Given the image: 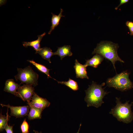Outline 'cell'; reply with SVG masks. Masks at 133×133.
Listing matches in <instances>:
<instances>
[{
  "label": "cell",
  "instance_id": "7c38bea8",
  "mask_svg": "<svg viewBox=\"0 0 133 133\" xmlns=\"http://www.w3.org/2000/svg\"><path fill=\"white\" fill-rule=\"evenodd\" d=\"M104 58L101 55L96 54L92 58L86 60L84 65L86 67L90 66L97 68L103 60Z\"/></svg>",
  "mask_w": 133,
  "mask_h": 133
},
{
  "label": "cell",
  "instance_id": "9a60e30c",
  "mask_svg": "<svg viewBox=\"0 0 133 133\" xmlns=\"http://www.w3.org/2000/svg\"><path fill=\"white\" fill-rule=\"evenodd\" d=\"M63 12V9L61 8L60 12L59 14L57 15H55L52 13H51L52 15L51 19V26L50 27V30L48 32L49 34H50L52 31L58 25L61 17H65L64 16L62 15Z\"/></svg>",
  "mask_w": 133,
  "mask_h": 133
},
{
  "label": "cell",
  "instance_id": "2e32d148",
  "mask_svg": "<svg viewBox=\"0 0 133 133\" xmlns=\"http://www.w3.org/2000/svg\"><path fill=\"white\" fill-rule=\"evenodd\" d=\"M28 115V118L29 120L41 118V113L43 110L32 106Z\"/></svg>",
  "mask_w": 133,
  "mask_h": 133
},
{
  "label": "cell",
  "instance_id": "277c9868",
  "mask_svg": "<svg viewBox=\"0 0 133 133\" xmlns=\"http://www.w3.org/2000/svg\"><path fill=\"white\" fill-rule=\"evenodd\" d=\"M130 73L127 70L124 71L113 77L108 78L106 81L107 86L121 91L133 88V83L129 78Z\"/></svg>",
  "mask_w": 133,
  "mask_h": 133
},
{
  "label": "cell",
  "instance_id": "603a6c76",
  "mask_svg": "<svg viewBox=\"0 0 133 133\" xmlns=\"http://www.w3.org/2000/svg\"><path fill=\"white\" fill-rule=\"evenodd\" d=\"M129 1V0H120V4L117 7H116L115 8V9L116 10H117L118 7L121 5L128 2Z\"/></svg>",
  "mask_w": 133,
  "mask_h": 133
},
{
  "label": "cell",
  "instance_id": "52a82bcc",
  "mask_svg": "<svg viewBox=\"0 0 133 133\" xmlns=\"http://www.w3.org/2000/svg\"><path fill=\"white\" fill-rule=\"evenodd\" d=\"M32 101H27L30 106L43 110L49 107L50 103L46 99L40 97L35 92L32 97Z\"/></svg>",
  "mask_w": 133,
  "mask_h": 133
},
{
  "label": "cell",
  "instance_id": "3957f363",
  "mask_svg": "<svg viewBox=\"0 0 133 133\" xmlns=\"http://www.w3.org/2000/svg\"><path fill=\"white\" fill-rule=\"evenodd\" d=\"M116 105L111 109L109 113L120 122L127 123L131 122L133 119V113L131 108L133 102L130 104L127 101L123 103L120 98L116 97Z\"/></svg>",
  "mask_w": 133,
  "mask_h": 133
},
{
  "label": "cell",
  "instance_id": "4fadbf2b",
  "mask_svg": "<svg viewBox=\"0 0 133 133\" xmlns=\"http://www.w3.org/2000/svg\"><path fill=\"white\" fill-rule=\"evenodd\" d=\"M44 32L42 34L38 35V38L36 40L30 42H23V46L25 47L28 46L32 47L36 51V52L39 50L41 48L40 47V43L43 37L45 35Z\"/></svg>",
  "mask_w": 133,
  "mask_h": 133
},
{
  "label": "cell",
  "instance_id": "cb8c5ba5",
  "mask_svg": "<svg viewBox=\"0 0 133 133\" xmlns=\"http://www.w3.org/2000/svg\"><path fill=\"white\" fill-rule=\"evenodd\" d=\"M33 132L35 133H42L41 132H38L37 131H35V130H33Z\"/></svg>",
  "mask_w": 133,
  "mask_h": 133
},
{
  "label": "cell",
  "instance_id": "9c48e42d",
  "mask_svg": "<svg viewBox=\"0 0 133 133\" xmlns=\"http://www.w3.org/2000/svg\"><path fill=\"white\" fill-rule=\"evenodd\" d=\"M75 65L74 67L75 69L77 78L89 79L87 75L86 66L85 65H83L79 63L77 59L75 61Z\"/></svg>",
  "mask_w": 133,
  "mask_h": 133
},
{
  "label": "cell",
  "instance_id": "44dd1931",
  "mask_svg": "<svg viewBox=\"0 0 133 133\" xmlns=\"http://www.w3.org/2000/svg\"><path fill=\"white\" fill-rule=\"evenodd\" d=\"M126 25L129 29L130 32V35H133V22L131 21H127L126 23Z\"/></svg>",
  "mask_w": 133,
  "mask_h": 133
},
{
  "label": "cell",
  "instance_id": "7402d4cb",
  "mask_svg": "<svg viewBox=\"0 0 133 133\" xmlns=\"http://www.w3.org/2000/svg\"><path fill=\"white\" fill-rule=\"evenodd\" d=\"M13 126L8 125L7 123L4 128L6 133H13Z\"/></svg>",
  "mask_w": 133,
  "mask_h": 133
},
{
  "label": "cell",
  "instance_id": "8fae6325",
  "mask_svg": "<svg viewBox=\"0 0 133 133\" xmlns=\"http://www.w3.org/2000/svg\"><path fill=\"white\" fill-rule=\"evenodd\" d=\"M53 55H57L59 56L61 60L67 56H71L72 53L71 51V46L70 45H64L62 47H58L57 50L53 52Z\"/></svg>",
  "mask_w": 133,
  "mask_h": 133
},
{
  "label": "cell",
  "instance_id": "7a4b0ae2",
  "mask_svg": "<svg viewBox=\"0 0 133 133\" xmlns=\"http://www.w3.org/2000/svg\"><path fill=\"white\" fill-rule=\"evenodd\" d=\"M105 84L103 83L101 85L98 84L93 81L92 84L89 85L88 88L85 91L86 95L84 100L87 107L93 106L98 108L104 103L103 99L108 93L102 87Z\"/></svg>",
  "mask_w": 133,
  "mask_h": 133
},
{
  "label": "cell",
  "instance_id": "d6986e66",
  "mask_svg": "<svg viewBox=\"0 0 133 133\" xmlns=\"http://www.w3.org/2000/svg\"><path fill=\"white\" fill-rule=\"evenodd\" d=\"M8 111L7 116H6L2 115L1 112L0 115V131H2L4 129L5 126L9 120L10 116L8 114Z\"/></svg>",
  "mask_w": 133,
  "mask_h": 133
},
{
  "label": "cell",
  "instance_id": "5b68a950",
  "mask_svg": "<svg viewBox=\"0 0 133 133\" xmlns=\"http://www.w3.org/2000/svg\"><path fill=\"white\" fill-rule=\"evenodd\" d=\"M17 74L15 76L16 80H19L21 83H25L34 86L38 84V75L34 72L30 66L22 69L18 68Z\"/></svg>",
  "mask_w": 133,
  "mask_h": 133
},
{
  "label": "cell",
  "instance_id": "e0dca14e",
  "mask_svg": "<svg viewBox=\"0 0 133 133\" xmlns=\"http://www.w3.org/2000/svg\"><path fill=\"white\" fill-rule=\"evenodd\" d=\"M27 61L34 65L38 70L46 75L47 76V78H51L56 80L55 79L52 78L50 75L49 71L50 69L47 68L43 65L36 63L33 60H27Z\"/></svg>",
  "mask_w": 133,
  "mask_h": 133
},
{
  "label": "cell",
  "instance_id": "8992f818",
  "mask_svg": "<svg viewBox=\"0 0 133 133\" xmlns=\"http://www.w3.org/2000/svg\"><path fill=\"white\" fill-rule=\"evenodd\" d=\"M32 86L26 84L20 86L17 90L16 96L24 101H30L35 92L34 88Z\"/></svg>",
  "mask_w": 133,
  "mask_h": 133
},
{
  "label": "cell",
  "instance_id": "5bb4252c",
  "mask_svg": "<svg viewBox=\"0 0 133 133\" xmlns=\"http://www.w3.org/2000/svg\"><path fill=\"white\" fill-rule=\"evenodd\" d=\"M52 51L50 48L45 47L41 48L39 50L36 52L35 53H38L43 59L47 60L49 63H51L50 58L53 55V52Z\"/></svg>",
  "mask_w": 133,
  "mask_h": 133
},
{
  "label": "cell",
  "instance_id": "ffe728a7",
  "mask_svg": "<svg viewBox=\"0 0 133 133\" xmlns=\"http://www.w3.org/2000/svg\"><path fill=\"white\" fill-rule=\"evenodd\" d=\"M20 129L22 133H29V126L25 119L20 126Z\"/></svg>",
  "mask_w": 133,
  "mask_h": 133
},
{
  "label": "cell",
  "instance_id": "ba28073f",
  "mask_svg": "<svg viewBox=\"0 0 133 133\" xmlns=\"http://www.w3.org/2000/svg\"><path fill=\"white\" fill-rule=\"evenodd\" d=\"M2 106L7 107L11 110L10 115L15 116L17 118L23 117L27 115L29 112L30 106H13L9 105H5L0 104Z\"/></svg>",
  "mask_w": 133,
  "mask_h": 133
},
{
  "label": "cell",
  "instance_id": "30bf717a",
  "mask_svg": "<svg viewBox=\"0 0 133 133\" xmlns=\"http://www.w3.org/2000/svg\"><path fill=\"white\" fill-rule=\"evenodd\" d=\"M20 86L19 85L14 82L13 79H8L6 81L4 90L16 96L17 90Z\"/></svg>",
  "mask_w": 133,
  "mask_h": 133
},
{
  "label": "cell",
  "instance_id": "ac0fdd59",
  "mask_svg": "<svg viewBox=\"0 0 133 133\" xmlns=\"http://www.w3.org/2000/svg\"><path fill=\"white\" fill-rule=\"evenodd\" d=\"M57 81L58 83L65 85L74 91H77L79 89L77 82L70 78L67 81Z\"/></svg>",
  "mask_w": 133,
  "mask_h": 133
},
{
  "label": "cell",
  "instance_id": "6da1fadb",
  "mask_svg": "<svg viewBox=\"0 0 133 133\" xmlns=\"http://www.w3.org/2000/svg\"><path fill=\"white\" fill-rule=\"evenodd\" d=\"M119 47L117 44L110 41H102L97 44L92 54H98L111 61L116 70L115 63L116 62L119 61L122 63L124 62L117 54Z\"/></svg>",
  "mask_w": 133,
  "mask_h": 133
}]
</instances>
